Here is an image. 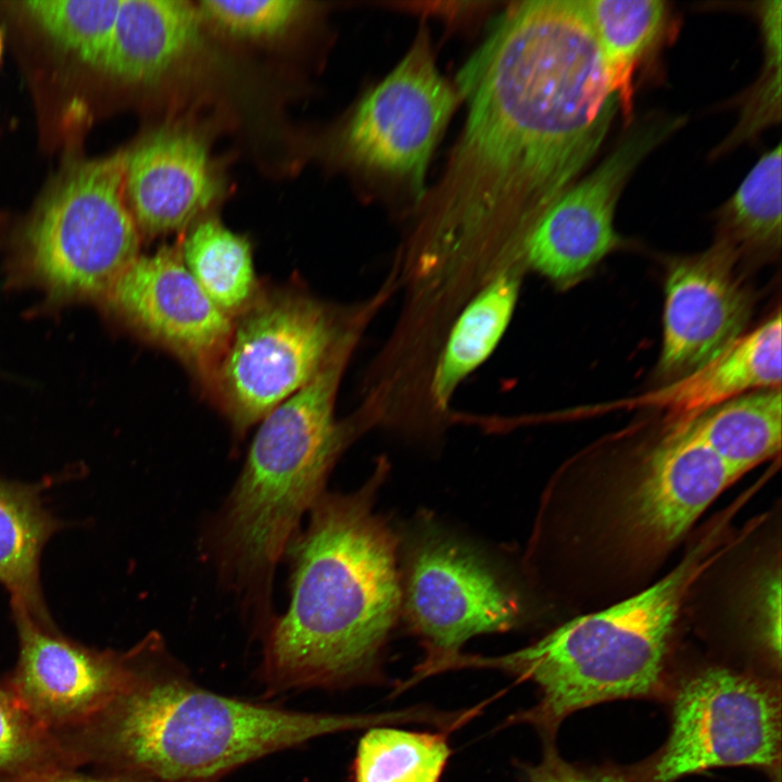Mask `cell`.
I'll use <instances>...</instances> for the list:
<instances>
[{"instance_id": "26", "label": "cell", "mask_w": 782, "mask_h": 782, "mask_svg": "<svg viewBox=\"0 0 782 782\" xmlns=\"http://www.w3.org/2000/svg\"><path fill=\"white\" fill-rule=\"evenodd\" d=\"M122 0L26 1L30 16L59 43L101 68Z\"/></svg>"}, {"instance_id": "4", "label": "cell", "mask_w": 782, "mask_h": 782, "mask_svg": "<svg viewBox=\"0 0 782 782\" xmlns=\"http://www.w3.org/2000/svg\"><path fill=\"white\" fill-rule=\"evenodd\" d=\"M136 647L130 682L92 724L99 755L143 782H218L268 754L384 720L228 697L195 684L155 635Z\"/></svg>"}, {"instance_id": "24", "label": "cell", "mask_w": 782, "mask_h": 782, "mask_svg": "<svg viewBox=\"0 0 782 782\" xmlns=\"http://www.w3.org/2000/svg\"><path fill=\"white\" fill-rule=\"evenodd\" d=\"M519 280L510 273L493 279L464 310L436 368L433 393L444 404L457 384L494 350L512 317Z\"/></svg>"}, {"instance_id": "11", "label": "cell", "mask_w": 782, "mask_h": 782, "mask_svg": "<svg viewBox=\"0 0 782 782\" xmlns=\"http://www.w3.org/2000/svg\"><path fill=\"white\" fill-rule=\"evenodd\" d=\"M455 104L421 29L401 63L357 105L344 131L345 152L358 166L406 179L422 197L429 159Z\"/></svg>"}, {"instance_id": "2", "label": "cell", "mask_w": 782, "mask_h": 782, "mask_svg": "<svg viewBox=\"0 0 782 782\" xmlns=\"http://www.w3.org/2000/svg\"><path fill=\"white\" fill-rule=\"evenodd\" d=\"M383 469L352 494L323 493L289 544L290 603L267 627L261 664L268 693L373 670L402 605L398 541L373 512Z\"/></svg>"}, {"instance_id": "7", "label": "cell", "mask_w": 782, "mask_h": 782, "mask_svg": "<svg viewBox=\"0 0 782 782\" xmlns=\"http://www.w3.org/2000/svg\"><path fill=\"white\" fill-rule=\"evenodd\" d=\"M126 151L76 166L28 226L23 273L54 301L104 300L139 256L124 195Z\"/></svg>"}, {"instance_id": "16", "label": "cell", "mask_w": 782, "mask_h": 782, "mask_svg": "<svg viewBox=\"0 0 782 782\" xmlns=\"http://www.w3.org/2000/svg\"><path fill=\"white\" fill-rule=\"evenodd\" d=\"M222 190L206 141L194 130L164 127L126 151L124 195L139 232L160 236L189 226Z\"/></svg>"}, {"instance_id": "19", "label": "cell", "mask_w": 782, "mask_h": 782, "mask_svg": "<svg viewBox=\"0 0 782 782\" xmlns=\"http://www.w3.org/2000/svg\"><path fill=\"white\" fill-rule=\"evenodd\" d=\"M583 4L628 127L638 76L676 35V17L669 3L659 0H588Z\"/></svg>"}, {"instance_id": "1", "label": "cell", "mask_w": 782, "mask_h": 782, "mask_svg": "<svg viewBox=\"0 0 782 782\" xmlns=\"http://www.w3.org/2000/svg\"><path fill=\"white\" fill-rule=\"evenodd\" d=\"M456 80L468 116L422 199L417 242L446 261L522 258L619 111L583 1L514 3Z\"/></svg>"}, {"instance_id": "14", "label": "cell", "mask_w": 782, "mask_h": 782, "mask_svg": "<svg viewBox=\"0 0 782 782\" xmlns=\"http://www.w3.org/2000/svg\"><path fill=\"white\" fill-rule=\"evenodd\" d=\"M739 263L735 251L719 239L705 251L669 262L657 364L661 378L672 381L698 369L744 335L755 299Z\"/></svg>"}, {"instance_id": "9", "label": "cell", "mask_w": 782, "mask_h": 782, "mask_svg": "<svg viewBox=\"0 0 782 782\" xmlns=\"http://www.w3.org/2000/svg\"><path fill=\"white\" fill-rule=\"evenodd\" d=\"M237 318L209 382L244 431L312 379L345 335L324 305L292 291L257 295Z\"/></svg>"}, {"instance_id": "25", "label": "cell", "mask_w": 782, "mask_h": 782, "mask_svg": "<svg viewBox=\"0 0 782 782\" xmlns=\"http://www.w3.org/2000/svg\"><path fill=\"white\" fill-rule=\"evenodd\" d=\"M450 755L443 733L373 727L358 742L354 782H439Z\"/></svg>"}, {"instance_id": "31", "label": "cell", "mask_w": 782, "mask_h": 782, "mask_svg": "<svg viewBox=\"0 0 782 782\" xmlns=\"http://www.w3.org/2000/svg\"><path fill=\"white\" fill-rule=\"evenodd\" d=\"M1 46H2V45H1V36H0V55H1Z\"/></svg>"}, {"instance_id": "17", "label": "cell", "mask_w": 782, "mask_h": 782, "mask_svg": "<svg viewBox=\"0 0 782 782\" xmlns=\"http://www.w3.org/2000/svg\"><path fill=\"white\" fill-rule=\"evenodd\" d=\"M781 312L744 333L722 354L669 383L634 399L660 409L665 425L688 422L742 394L781 387Z\"/></svg>"}, {"instance_id": "27", "label": "cell", "mask_w": 782, "mask_h": 782, "mask_svg": "<svg viewBox=\"0 0 782 782\" xmlns=\"http://www.w3.org/2000/svg\"><path fill=\"white\" fill-rule=\"evenodd\" d=\"M63 752L52 732L0 686V781L8 782L60 767Z\"/></svg>"}, {"instance_id": "12", "label": "cell", "mask_w": 782, "mask_h": 782, "mask_svg": "<svg viewBox=\"0 0 782 782\" xmlns=\"http://www.w3.org/2000/svg\"><path fill=\"white\" fill-rule=\"evenodd\" d=\"M402 604L429 651L419 669L457 655L475 635L513 628L520 617L517 598L493 571L467 547L443 538L425 539L413 550Z\"/></svg>"}, {"instance_id": "3", "label": "cell", "mask_w": 782, "mask_h": 782, "mask_svg": "<svg viewBox=\"0 0 782 782\" xmlns=\"http://www.w3.org/2000/svg\"><path fill=\"white\" fill-rule=\"evenodd\" d=\"M733 509L708 522L666 575L577 616L537 642L499 657L457 655L453 668H497L529 680L540 699L520 720L546 735L570 714L604 702L670 696L674 631L697 582L740 537Z\"/></svg>"}, {"instance_id": "20", "label": "cell", "mask_w": 782, "mask_h": 782, "mask_svg": "<svg viewBox=\"0 0 782 782\" xmlns=\"http://www.w3.org/2000/svg\"><path fill=\"white\" fill-rule=\"evenodd\" d=\"M41 487L0 477V584L20 608L54 627L40 583L45 545L63 524L43 504Z\"/></svg>"}, {"instance_id": "30", "label": "cell", "mask_w": 782, "mask_h": 782, "mask_svg": "<svg viewBox=\"0 0 782 782\" xmlns=\"http://www.w3.org/2000/svg\"><path fill=\"white\" fill-rule=\"evenodd\" d=\"M8 782H143L124 774L111 775H91L78 772H72L62 767L46 770L36 774H30L17 780Z\"/></svg>"}, {"instance_id": "21", "label": "cell", "mask_w": 782, "mask_h": 782, "mask_svg": "<svg viewBox=\"0 0 782 782\" xmlns=\"http://www.w3.org/2000/svg\"><path fill=\"white\" fill-rule=\"evenodd\" d=\"M717 236L739 261H774L781 252V146L760 156L735 192L717 212Z\"/></svg>"}, {"instance_id": "13", "label": "cell", "mask_w": 782, "mask_h": 782, "mask_svg": "<svg viewBox=\"0 0 782 782\" xmlns=\"http://www.w3.org/2000/svg\"><path fill=\"white\" fill-rule=\"evenodd\" d=\"M18 659L9 688L48 730L93 723L126 689L137 648L98 651L11 608Z\"/></svg>"}, {"instance_id": "15", "label": "cell", "mask_w": 782, "mask_h": 782, "mask_svg": "<svg viewBox=\"0 0 782 782\" xmlns=\"http://www.w3.org/2000/svg\"><path fill=\"white\" fill-rule=\"evenodd\" d=\"M103 302L130 328L207 380L232 331V318L206 295L180 253L168 247L139 255Z\"/></svg>"}, {"instance_id": "8", "label": "cell", "mask_w": 782, "mask_h": 782, "mask_svg": "<svg viewBox=\"0 0 782 782\" xmlns=\"http://www.w3.org/2000/svg\"><path fill=\"white\" fill-rule=\"evenodd\" d=\"M780 682L752 669L710 664L674 681L666 742L638 771L674 782L718 767L780 771Z\"/></svg>"}, {"instance_id": "23", "label": "cell", "mask_w": 782, "mask_h": 782, "mask_svg": "<svg viewBox=\"0 0 782 782\" xmlns=\"http://www.w3.org/2000/svg\"><path fill=\"white\" fill-rule=\"evenodd\" d=\"M180 255L202 290L230 318L240 315L257 297L249 241L218 219L197 222Z\"/></svg>"}, {"instance_id": "10", "label": "cell", "mask_w": 782, "mask_h": 782, "mask_svg": "<svg viewBox=\"0 0 782 782\" xmlns=\"http://www.w3.org/2000/svg\"><path fill=\"white\" fill-rule=\"evenodd\" d=\"M683 123V117L665 113H649L632 122L601 164L575 182L538 222L522 260L563 289L590 276L608 254L625 245L614 218L626 184L642 161Z\"/></svg>"}, {"instance_id": "18", "label": "cell", "mask_w": 782, "mask_h": 782, "mask_svg": "<svg viewBox=\"0 0 782 782\" xmlns=\"http://www.w3.org/2000/svg\"><path fill=\"white\" fill-rule=\"evenodd\" d=\"M198 7L178 0H122L101 68L131 83L157 81L201 43Z\"/></svg>"}, {"instance_id": "29", "label": "cell", "mask_w": 782, "mask_h": 782, "mask_svg": "<svg viewBox=\"0 0 782 782\" xmlns=\"http://www.w3.org/2000/svg\"><path fill=\"white\" fill-rule=\"evenodd\" d=\"M528 782H648L638 769L583 766L564 760L552 744L538 765L528 766Z\"/></svg>"}, {"instance_id": "5", "label": "cell", "mask_w": 782, "mask_h": 782, "mask_svg": "<svg viewBox=\"0 0 782 782\" xmlns=\"http://www.w3.org/2000/svg\"><path fill=\"white\" fill-rule=\"evenodd\" d=\"M634 452V451H633ZM743 475L691 422L618 463L571 478L566 547L583 603L607 604L647 584L703 513ZM606 604V605H607Z\"/></svg>"}, {"instance_id": "6", "label": "cell", "mask_w": 782, "mask_h": 782, "mask_svg": "<svg viewBox=\"0 0 782 782\" xmlns=\"http://www.w3.org/2000/svg\"><path fill=\"white\" fill-rule=\"evenodd\" d=\"M346 349L262 420L215 530L226 580L250 607L270 602L275 568L323 494L344 443L333 402Z\"/></svg>"}, {"instance_id": "22", "label": "cell", "mask_w": 782, "mask_h": 782, "mask_svg": "<svg viewBox=\"0 0 782 782\" xmlns=\"http://www.w3.org/2000/svg\"><path fill=\"white\" fill-rule=\"evenodd\" d=\"M690 422L718 455L745 475L780 454L781 387L742 394Z\"/></svg>"}, {"instance_id": "28", "label": "cell", "mask_w": 782, "mask_h": 782, "mask_svg": "<svg viewBox=\"0 0 782 782\" xmlns=\"http://www.w3.org/2000/svg\"><path fill=\"white\" fill-rule=\"evenodd\" d=\"M308 5L299 0H205L197 4L203 21L234 37L253 40L285 34L310 11Z\"/></svg>"}]
</instances>
